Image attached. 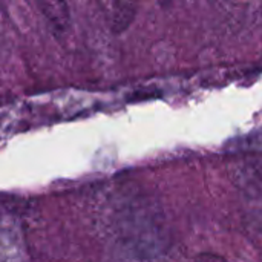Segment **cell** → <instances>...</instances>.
<instances>
[{"label":"cell","instance_id":"3957f363","mask_svg":"<svg viewBox=\"0 0 262 262\" xmlns=\"http://www.w3.org/2000/svg\"><path fill=\"white\" fill-rule=\"evenodd\" d=\"M196 262H227L224 258L215 255V253H201L196 256Z\"/></svg>","mask_w":262,"mask_h":262},{"label":"cell","instance_id":"6da1fadb","mask_svg":"<svg viewBox=\"0 0 262 262\" xmlns=\"http://www.w3.org/2000/svg\"><path fill=\"white\" fill-rule=\"evenodd\" d=\"M37 8L54 34H64L71 26L69 6L64 2H37Z\"/></svg>","mask_w":262,"mask_h":262},{"label":"cell","instance_id":"7a4b0ae2","mask_svg":"<svg viewBox=\"0 0 262 262\" xmlns=\"http://www.w3.org/2000/svg\"><path fill=\"white\" fill-rule=\"evenodd\" d=\"M104 6L109 26L115 32H123L137 14V6L129 2H109Z\"/></svg>","mask_w":262,"mask_h":262}]
</instances>
